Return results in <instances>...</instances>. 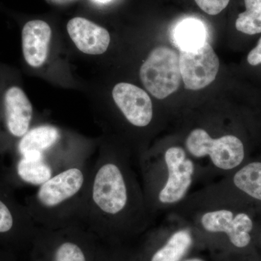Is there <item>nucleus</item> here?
I'll list each match as a JSON object with an SVG mask.
<instances>
[{"mask_svg":"<svg viewBox=\"0 0 261 261\" xmlns=\"http://www.w3.org/2000/svg\"><path fill=\"white\" fill-rule=\"evenodd\" d=\"M5 116L12 135L23 137L29 130L33 116L32 103L21 89L13 87L5 96Z\"/></svg>","mask_w":261,"mask_h":261,"instance_id":"f8f14e48","label":"nucleus"},{"mask_svg":"<svg viewBox=\"0 0 261 261\" xmlns=\"http://www.w3.org/2000/svg\"><path fill=\"white\" fill-rule=\"evenodd\" d=\"M16 214L5 201L0 198V239L9 242L13 246H27L31 245L37 231H33L18 226Z\"/></svg>","mask_w":261,"mask_h":261,"instance_id":"dca6fc26","label":"nucleus"},{"mask_svg":"<svg viewBox=\"0 0 261 261\" xmlns=\"http://www.w3.org/2000/svg\"><path fill=\"white\" fill-rule=\"evenodd\" d=\"M132 156L104 149L92 163L80 223L101 243L129 244L153 224Z\"/></svg>","mask_w":261,"mask_h":261,"instance_id":"f257e3e1","label":"nucleus"},{"mask_svg":"<svg viewBox=\"0 0 261 261\" xmlns=\"http://www.w3.org/2000/svg\"><path fill=\"white\" fill-rule=\"evenodd\" d=\"M113 98L125 119L136 128L149 126L153 119L152 103L143 89L128 83H119L113 89Z\"/></svg>","mask_w":261,"mask_h":261,"instance_id":"1a4fd4ad","label":"nucleus"},{"mask_svg":"<svg viewBox=\"0 0 261 261\" xmlns=\"http://www.w3.org/2000/svg\"><path fill=\"white\" fill-rule=\"evenodd\" d=\"M51 37L50 27L45 21L31 20L22 31V47L25 61L30 66L39 68L47 61Z\"/></svg>","mask_w":261,"mask_h":261,"instance_id":"9b49d317","label":"nucleus"},{"mask_svg":"<svg viewBox=\"0 0 261 261\" xmlns=\"http://www.w3.org/2000/svg\"><path fill=\"white\" fill-rule=\"evenodd\" d=\"M16 171L22 181L36 187L41 186L56 174L42 153L37 152L20 155Z\"/></svg>","mask_w":261,"mask_h":261,"instance_id":"4468645a","label":"nucleus"},{"mask_svg":"<svg viewBox=\"0 0 261 261\" xmlns=\"http://www.w3.org/2000/svg\"><path fill=\"white\" fill-rule=\"evenodd\" d=\"M247 62L249 64L253 66L261 64V37L257 42L256 47L252 49L247 56Z\"/></svg>","mask_w":261,"mask_h":261,"instance_id":"412c9836","label":"nucleus"},{"mask_svg":"<svg viewBox=\"0 0 261 261\" xmlns=\"http://www.w3.org/2000/svg\"><path fill=\"white\" fill-rule=\"evenodd\" d=\"M173 37L180 51H194L206 42V29L200 20L187 18L176 25Z\"/></svg>","mask_w":261,"mask_h":261,"instance_id":"f3484780","label":"nucleus"},{"mask_svg":"<svg viewBox=\"0 0 261 261\" xmlns=\"http://www.w3.org/2000/svg\"><path fill=\"white\" fill-rule=\"evenodd\" d=\"M168 213L189 224L201 248L207 249L212 257L225 256L231 247L242 250L251 243V217L235 211L229 195L216 182L190 194Z\"/></svg>","mask_w":261,"mask_h":261,"instance_id":"f03ea898","label":"nucleus"},{"mask_svg":"<svg viewBox=\"0 0 261 261\" xmlns=\"http://www.w3.org/2000/svg\"><path fill=\"white\" fill-rule=\"evenodd\" d=\"M100 241L83 224L38 226L31 245V261H96Z\"/></svg>","mask_w":261,"mask_h":261,"instance_id":"39448f33","label":"nucleus"},{"mask_svg":"<svg viewBox=\"0 0 261 261\" xmlns=\"http://www.w3.org/2000/svg\"><path fill=\"white\" fill-rule=\"evenodd\" d=\"M96 261H142L137 247L129 244L109 245L100 242Z\"/></svg>","mask_w":261,"mask_h":261,"instance_id":"6ab92c4d","label":"nucleus"},{"mask_svg":"<svg viewBox=\"0 0 261 261\" xmlns=\"http://www.w3.org/2000/svg\"><path fill=\"white\" fill-rule=\"evenodd\" d=\"M142 238L137 246L142 261H183L195 250L202 249L192 228L171 213Z\"/></svg>","mask_w":261,"mask_h":261,"instance_id":"423d86ee","label":"nucleus"},{"mask_svg":"<svg viewBox=\"0 0 261 261\" xmlns=\"http://www.w3.org/2000/svg\"><path fill=\"white\" fill-rule=\"evenodd\" d=\"M95 1L98 2V3H108V2L111 1V0H95Z\"/></svg>","mask_w":261,"mask_h":261,"instance_id":"b1692460","label":"nucleus"},{"mask_svg":"<svg viewBox=\"0 0 261 261\" xmlns=\"http://www.w3.org/2000/svg\"><path fill=\"white\" fill-rule=\"evenodd\" d=\"M67 30L76 47L85 54H103L109 47V32L87 19L72 18L68 21Z\"/></svg>","mask_w":261,"mask_h":261,"instance_id":"9d476101","label":"nucleus"},{"mask_svg":"<svg viewBox=\"0 0 261 261\" xmlns=\"http://www.w3.org/2000/svg\"><path fill=\"white\" fill-rule=\"evenodd\" d=\"M0 261H13L10 257V255L5 253V252H0Z\"/></svg>","mask_w":261,"mask_h":261,"instance_id":"5701e85b","label":"nucleus"},{"mask_svg":"<svg viewBox=\"0 0 261 261\" xmlns=\"http://www.w3.org/2000/svg\"><path fill=\"white\" fill-rule=\"evenodd\" d=\"M183 261H208L202 257L199 256V255H195V254H192V255H189Z\"/></svg>","mask_w":261,"mask_h":261,"instance_id":"4be33fe9","label":"nucleus"},{"mask_svg":"<svg viewBox=\"0 0 261 261\" xmlns=\"http://www.w3.org/2000/svg\"><path fill=\"white\" fill-rule=\"evenodd\" d=\"M179 65L185 88L199 90L216 80L220 63L214 49L206 42L196 50L180 51Z\"/></svg>","mask_w":261,"mask_h":261,"instance_id":"6e6552de","label":"nucleus"},{"mask_svg":"<svg viewBox=\"0 0 261 261\" xmlns=\"http://www.w3.org/2000/svg\"><path fill=\"white\" fill-rule=\"evenodd\" d=\"M92 163L63 170L38 187L28 202L29 214L38 226L55 229L80 223Z\"/></svg>","mask_w":261,"mask_h":261,"instance_id":"20e7f679","label":"nucleus"},{"mask_svg":"<svg viewBox=\"0 0 261 261\" xmlns=\"http://www.w3.org/2000/svg\"><path fill=\"white\" fill-rule=\"evenodd\" d=\"M260 239H261V234H260Z\"/></svg>","mask_w":261,"mask_h":261,"instance_id":"393cba45","label":"nucleus"},{"mask_svg":"<svg viewBox=\"0 0 261 261\" xmlns=\"http://www.w3.org/2000/svg\"><path fill=\"white\" fill-rule=\"evenodd\" d=\"M147 208L155 219L170 211L191 194L202 180L200 170L184 146H168L161 151H145L137 161Z\"/></svg>","mask_w":261,"mask_h":261,"instance_id":"7ed1b4c3","label":"nucleus"},{"mask_svg":"<svg viewBox=\"0 0 261 261\" xmlns=\"http://www.w3.org/2000/svg\"><path fill=\"white\" fill-rule=\"evenodd\" d=\"M200 9L207 14L216 15L219 14L227 7L230 0H195Z\"/></svg>","mask_w":261,"mask_h":261,"instance_id":"aec40b11","label":"nucleus"},{"mask_svg":"<svg viewBox=\"0 0 261 261\" xmlns=\"http://www.w3.org/2000/svg\"><path fill=\"white\" fill-rule=\"evenodd\" d=\"M246 10L239 15L236 29L249 35L261 33V0H245Z\"/></svg>","mask_w":261,"mask_h":261,"instance_id":"a211bd4d","label":"nucleus"},{"mask_svg":"<svg viewBox=\"0 0 261 261\" xmlns=\"http://www.w3.org/2000/svg\"><path fill=\"white\" fill-rule=\"evenodd\" d=\"M61 140L59 128L51 125H42L29 130L18 144L20 155L30 152H41L46 155L56 148Z\"/></svg>","mask_w":261,"mask_h":261,"instance_id":"ddd939ff","label":"nucleus"},{"mask_svg":"<svg viewBox=\"0 0 261 261\" xmlns=\"http://www.w3.org/2000/svg\"><path fill=\"white\" fill-rule=\"evenodd\" d=\"M219 181L261 202V162L247 163Z\"/></svg>","mask_w":261,"mask_h":261,"instance_id":"2eb2a0df","label":"nucleus"},{"mask_svg":"<svg viewBox=\"0 0 261 261\" xmlns=\"http://www.w3.org/2000/svg\"><path fill=\"white\" fill-rule=\"evenodd\" d=\"M140 76L146 89L162 99L176 92L182 80L179 56L171 48H154L141 66Z\"/></svg>","mask_w":261,"mask_h":261,"instance_id":"0eeeda50","label":"nucleus"}]
</instances>
